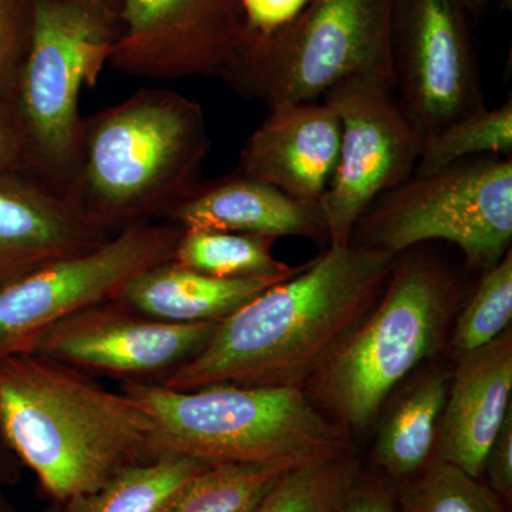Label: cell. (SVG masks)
I'll return each instance as SVG.
<instances>
[{"label":"cell","mask_w":512,"mask_h":512,"mask_svg":"<svg viewBox=\"0 0 512 512\" xmlns=\"http://www.w3.org/2000/svg\"><path fill=\"white\" fill-rule=\"evenodd\" d=\"M396 494L399 512H510L484 478L440 458L397 484Z\"/></svg>","instance_id":"cell-25"},{"label":"cell","mask_w":512,"mask_h":512,"mask_svg":"<svg viewBox=\"0 0 512 512\" xmlns=\"http://www.w3.org/2000/svg\"><path fill=\"white\" fill-rule=\"evenodd\" d=\"M275 239L234 232L183 229L173 261L222 279L293 276L308 264L291 266L272 254Z\"/></svg>","instance_id":"cell-21"},{"label":"cell","mask_w":512,"mask_h":512,"mask_svg":"<svg viewBox=\"0 0 512 512\" xmlns=\"http://www.w3.org/2000/svg\"><path fill=\"white\" fill-rule=\"evenodd\" d=\"M512 320V251L481 274L470 298L458 309L446 352L450 359L467 355L493 342Z\"/></svg>","instance_id":"cell-26"},{"label":"cell","mask_w":512,"mask_h":512,"mask_svg":"<svg viewBox=\"0 0 512 512\" xmlns=\"http://www.w3.org/2000/svg\"><path fill=\"white\" fill-rule=\"evenodd\" d=\"M210 148L197 101L138 90L83 120L67 200L110 235L161 220L201 183Z\"/></svg>","instance_id":"cell-3"},{"label":"cell","mask_w":512,"mask_h":512,"mask_svg":"<svg viewBox=\"0 0 512 512\" xmlns=\"http://www.w3.org/2000/svg\"><path fill=\"white\" fill-rule=\"evenodd\" d=\"M450 379L447 367H423L390 394L375 424L376 473L397 485L436 458Z\"/></svg>","instance_id":"cell-18"},{"label":"cell","mask_w":512,"mask_h":512,"mask_svg":"<svg viewBox=\"0 0 512 512\" xmlns=\"http://www.w3.org/2000/svg\"><path fill=\"white\" fill-rule=\"evenodd\" d=\"M292 461L208 466L185 485L164 512H254Z\"/></svg>","instance_id":"cell-22"},{"label":"cell","mask_w":512,"mask_h":512,"mask_svg":"<svg viewBox=\"0 0 512 512\" xmlns=\"http://www.w3.org/2000/svg\"><path fill=\"white\" fill-rule=\"evenodd\" d=\"M161 220L183 229L234 232L275 241L282 237L328 239L319 202L296 200L238 171L201 181Z\"/></svg>","instance_id":"cell-17"},{"label":"cell","mask_w":512,"mask_h":512,"mask_svg":"<svg viewBox=\"0 0 512 512\" xmlns=\"http://www.w3.org/2000/svg\"><path fill=\"white\" fill-rule=\"evenodd\" d=\"M394 262L376 248L329 247L222 319L204 349L158 384L303 389L375 308Z\"/></svg>","instance_id":"cell-1"},{"label":"cell","mask_w":512,"mask_h":512,"mask_svg":"<svg viewBox=\"0 0 512 512\" xmlns=\"http://www.w3.org/2000/svg\"><path fill=\"white\" fill-rule=\"evenodd\" d=\"M20 466L18 458L0 436V512H15L6 490L18 480Z\"/></svg>","instance_id":"cell-32"},{"label":"cell","mask_w":512,"mask_h":512,"mask_svg":"<svg viewBox=\"0 0 512 512\" xmlns=\"http://www.w3.org/2000/svg\"><path fill=\"white\" fill-rule=\"evenodd\" d=\"M466 2L471 13H473V16H478L485 8H487L488 0H466Z\"/></svg>","instance_id":"cell-33"},{"label":"cell","mask_w":512,"mask_h":512,"mask_svg":"<svg viewBox=\"0 0 512 512\" xmlns=\"http://www.w3.org/2000/svg\"><path fill=\"white\" fill-rule=\"evenodd\" d=\"M512 332L454 360L436 458L483 478L485 458L512 409Z\"/></svg>","instance_id":"cell-16"},{"label":"cell","mask_w":512,"mask_h":512,"mask_svg":"<svg viewBox=\"0 0 512 512\" xmlns=\"http://www.w3.org/2000/svg\"><path fill=\"white\" fill-rule=\"evenodd\" d=\"M268 111L242 148L235 171L296 200L320 204L339 160L338 113L323 99Z\"/></svg>","instance_id":"cell-14"},{"label":"cell","mask_w":512,"mask_h":512,"mask_svg":"<svg viewBox=\"0 0 512 512\" xmlns=\"http://www.w3.org/2000/svg\"><path fill=\"white\" fill-rule=\"evenodd\" d=\"M342 124L338 165L320 200L330 247H346L353 228L384 192L409 180L423 136L392 83L352 76L323 96Z\"/></svg>","instance_id":"cell-10"},{"label":"cell","mask_w":512,"mask_h":512,"mask_svg":"<svg viewBox=\"0 0 512 512\" xmlns=\"http://www.w3.org/2000/svg\"><path fill=\"white\" fill-rule=\"evenodd\" d=\"M25 137L15 100L0 99V171L23 170Z\"/></svg>","instance_id":"cell-31"},{"label":"cell","mask_w":512,"mask_h":512,"mask_svg":"<svg viewBox=\"0 0 512 512\" xmlns=\"http://www.w3.org/2000/svg\"><path fill=\"white\" fill-rule=\"evenodd\" d=\"M147 414L160 454L202 463H305L356 453V441L333 423L302 389L210 384L191 390L126 382Z\"/></svg>","instance_id":"cell-5"},{"label":"cell","mask_w":512,"mask_h":512,"mask_svg":"<svg viewBox=\"0 0 512 512\" xmlns=\"http://www.w3.org/2000/svg\"><path fill=\"white\" fill-rule=\"evenodd\" d=\"M397 0H311L269 36H245L221 79L272 110L322 100L352 76L393 83L392 25Z\"/></svg>","instance_id":"cell-7"},{"label":"cell","mask_w":512,"mask_h":512,"mask_svg":"<svg viewBox=\"0 0 512 512\" xmlns=\"http://www.w3.org/2000/svg\"><path fill=\"white\" fill-rule=\"evenodd\" d=\"M485 483L495 494L510 505L512 503V409L505 417L503 427L498 431L493 446L485 458Z\"/></svg>","instance_id":"cell-30"},{"label":"cell","mask_w":512,"mask_h":512,"mask_svg":"<svg viewBox=\"0 0 512 512\" xmlns=\"http://www.w3.org/2000/svg\"><path fill=\"white\" fill-rule=\"evenodd\" d=\"M333 512H399L396 484L376 471H363Z\"/></svg>","instance_id":"cell-29"},{"label":"cell","mask_w":512,"mask_h":512,"mask_svg":"<svg viewBox=\"0 0 512 512\" xmlns=\"http://www.w3.org/2000/svg\"><path fill=\"white\" fill-rule=\"evenodd\" d=\"M289 278L222 279L168 261L138 275L117 301L163 322H221L266 289Z\"/></svg>","instance_id":"cell-19"},{"label":"cell","mask_w":512,"mask_h":512,"mask_svg":"<svg viewBox=\"0 0 512 512\" xmlns=\"http://www.w3.org/2000/svg\"><path fill=\"white\" fill-rule=\"evenodd\" d=\"M181 234L183 228L170 222L134 225L0 288V360L26 352L74 313L119 299L138 275L173 261Z\"/></svg>","instance_id":"cell-9"},{"label":"cell","mask_w":512,"mask_h":512,"mask_svg":"<svg viewBox=\"0 0 512 512\" xmlns=\"http://www.w3.org/2000/svg\"><path fill=\"white\" fill-rule=\"evenodd\" d=\"M463 296L460 279L439 259L416 248L396 255L375 308L303 392L353 440L366 436L390 394L446 350Z\"/></svg>","instance_id":"cell-4"},{"label":"cell","mask_w":512,"mask_h":512,"mask_svg":"<svg viewBox=\"0 0 512 512\" xmlns=\"http://www.w3.org/2000/svg\"><path fill=\"white\" fill-rule=\"evenodd\" d=\"M111 237L33 175L0 171V288Z\"/></svg>","instance_id":"cell-15"},{"label":"cell","mask_w":512,"mask_h":512,"mask_svg":"<svg viewBox=\"0 0 512 512\" xmlns=\"http://www.w3.org/2000/svg\"><path fill=\"white\" fill-rule=\"evenodd\" d=\"M456 245L483 272L511 249L512 158L480 156L412 175L380 195L353 228L349 244L394 256L424 242Z\"/></svg>","instance_id":"cell-8"},{"label":"cell","mask_w":512,"mask_h":512,"mask_svg":"<svg viewBox=\"0 0 512 512\" xmlns=\"http://www.w3.org/2000/svg\"><path fill=\"white\" fill-rule=\"evenodd\" d=\"M249 35L269 36L301 15L311 0H237Z\"/></svg>","instance_id":"cell-28"},{"label":"cell","mask_w":512,"mask_h":512,"mask_svg":"<svg viewBox=\"0 0 512 512\" xmlns=\"http://www.w3.org/2000/svg\"><path fill=\"white\" fill-rule=\"evenodd\" d=\"M0 436L52 501L92 493L160 456L131 397L32 352L0 360Z\"/></svg>","instance_id":"cell-2"},{"label":"cell","mask_w":512,"mask_h":512,"mask_svg":"<svg viewBox=\"0 0 512 512\" xmlns=\"http://www.w3.org/2000/svg\"><path fill=\"white\" fill-rule=\"evenodd\" d=\"M210 464L163 453L128 467L92 493L52 501L45 512H164L175 495Z\"/></svg>","instance_id":"cell-20"},{"label":"cell","mask_w":512,"mask_h":512,"mask_svg":"<svg viewBox=\"0 0 512 512\" xmlns=\"http://www.w3.org/2000/svg\"><path fill=\"white\" fill-rule=\"evenodd\" d=\"M512 100L454 121L423 138L413 175H426L467 158L511 157Z\"/></svg>","instance_id":"cell-24"},{"label":"cell","mask_w":512,"mask_h":512,"mask_svg":"<svg viewBox=\"0 0 512 512\" xmlns=\"http://www.w3.org/2000/svg\"><path fill=\"white\" fill-rule=\"evenodd\" d=\"M119 2L121 32L110 64L141 79H221L247 36L237 0Z\"/></svg>","instance_id":"cell-13"},{"label":"cell","mask_w":512,"mask_h":512,"mask_svg":"<svg viewBox=\"0 0 512 512\" xmlns=\"http://www.w3.org/2000/svg\"><path fill=\"white\" fill-rule=\"evenodd\" d=\"M121 32L119 0H30L15 106L26 173L67 198L79 157L80 97L96 87Z\"/></svg>","instance_id":"cell-6"},{"label":"cell","mask_w":512,"mask_h":512,"mask_svg":"<svg viewBox=\"0 0 512 512\" xmlns=\"http://www.w3.org/2000/svg\"><path fill=\"white\" fill-rule=\"evenodd\" d=\"M29 33L30 0H0V99L15 100Z\"/></svg>","instance_id":"cell-27"},{"label":"cell","mask_w":512,"mask_h":512,"mask_svg":"<svg viewBox=\"0 0 512 512\" xmlns=\"http://www.w3.org/2000/svg\"><path fill=\"white\" fill-rule=\"evenodd\" d=\"M466 0H397L394 93L423 138L487 109Z\"/></svg>","instance_id":"cell-11"},{"label":"cell","mask_w":512,"mask_h":512,"mask_svg":"<svg viewBox=\"0 0 512 512\" xmlns=\"http://www.w3.org/2000/svg\"><path fill=\"white\" fill-rule=\"evenodd\" d=\"M363 471L357 453L296 464L276 481L254 512H333Z\"/></svg>","instance_id":"cell-23"},{"label":"cell","mask_w":512,"mask_h":512,"mask_svg":"<svg viewBox=\"0 0 512 512\" xmlns=\"http://www.w3.org/2000/svg\"><path fill=\"white\" fill-rule=\"evenodd\" d=\"M218 323L163 322L116 299L62 320L26 352L87 375L161 383L204 349Z\"/></svg>","instance_id":"cell-12"}]
</instances>
